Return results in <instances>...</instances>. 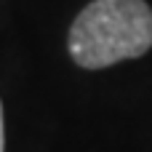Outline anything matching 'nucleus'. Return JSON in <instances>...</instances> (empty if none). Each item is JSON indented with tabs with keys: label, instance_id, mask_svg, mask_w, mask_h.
<instances>
[{
	"label": "nucleus",
	"instance_id": "f257e3e1",
	"mask_svg": "<svg viewBox=\"0 0 152 152\" xmlns=\"http://www.w3.org/2000/svg\"><path fill=\"white\" fill-rule=\"evenodd\" d=\"M150 48L152 8L144 0H94L69 29V53L86 69H104Z\"/></svg>",
	"mask_w": 152,
	"mask_h": 152
},
{
	"label": "nucleus",
	"instance_id": "f03ea898",
	"mask_svg": "<svg viewBox=\"0 0 152 152\" xmlns=\"http://www.w3.org/2000/svg\"><path fill=\"white\" fill-rule=\"evenodd\" d=\"M5 150V131H3V102H0V152Z\"/></svg>",
	"mask_w": 152,
	"mask_h": 152
}]
</instances>
